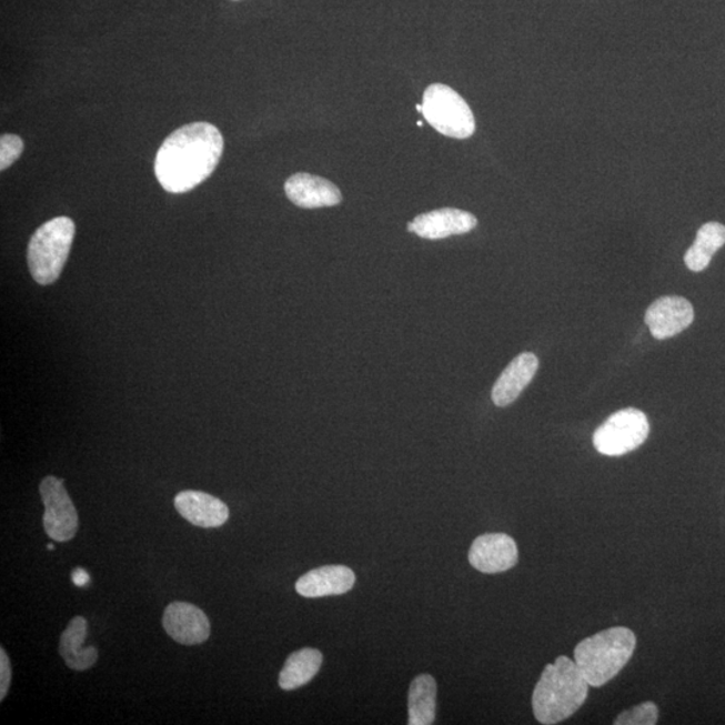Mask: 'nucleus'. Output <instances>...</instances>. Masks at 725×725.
<instances>
[{"mask_svg":"<svg viewBox=\"0 0 725 725\" xmlns=\"http://www.w3.org/2000/svg\"><path fill=\"white\" fill-rule=\"evenodd\" d=\"M223 153V138L210 123L179 128L163 141L155 159V175L171 194H184L207 181Z\"/></svg>","mask_w":725,"mask_h":725,"instance_id":"1","label":"nucleus"},{"mask_svg":"<svg viewBox=\"0 0 725 725\" xmlns=\"http://www.w3.org/2000/svg\"><path fill=\"white\" fill-rule=\"evenodd\" d=\"M590 685L575 661L561 656L545 666L532 696L536 721L554 725L567 721L587 701Z\"/></svg>","mask_w":725,"mask_h":725,"instance_id":"2","label":"nucleus"},{"mask_svg":"<svg viewBox=\"0 0 725 725\" xmlns=\"http://www.w3.org/2000/svg\"><path fill=\"white\" fill-rule=\"evenodd\" d=\"M637 638L624 626L606 628L581 641L574 651L577 668L593 688H601L618 675L633 657Z\"/></svg>","mask_w":725,"mask_h":725,"instance_id":"3","label":"nucleus"},{"mask_svg":"<svg viewBox=\"0 0 725 725\" xmlns=\"http://www.w3.org/2000/svg\"><path fill=\"white\" fill-rule=\"evenodd\" d=\"M75 234V224L68 217H57L43 223L31 236L28 264L40 285H50L66 266Z\"/></svg>","mask_w":725,"mask_h":725,"instance_id":"4","label":"nucleus"},{"mask_svg":"<svg viewBox=\"0 0 725 725\" xmlns=\"http://www.w3.org/2000/svg\"><path fill=\"white\" fill-rule=\"evenodd\" d=\"M422 105L427 123L447 138L467 139L476 131L472 109L447 85H430L423 94Z\"/></svg>","mask_w":725,"mask_h":725,"instance_id":"5","label":"nucleus"},{"mask_svg":"<svg viewBox=\"0 0 725 725\" xmlns=\"http://www.w3.org/2000/svg\"><path fill=\"white\" fill-rule=\"evenodd\" d=\"M650 421L638 409H624L608 416L605 423L595 430L594 447L608 457H620L635 451L650 435Z\"/></svg>","mask_w":725,"mask_h":725,"instance_id":"6","label":"nucleus"},{"mask_svg":"<svg viewBox=\"0 0 725 725\" xmlns=\"http://www.w3.org/2000/svg\"><path fill=\"white\" fill-rule=\"evenodd\" d=\"M40 493L44 505L43 528L47 535L60 543L72 541L79 531V513L63 485V480L44 477Z\"/></svg>","mask_w":725,"mask_h":725,"instance_id":"7","label":"nucleus"},{"mask_svg":"<svg viewBox=\"0 0 725 725\" xmlns=\"http://www.w3.org/2000/svg\"><path fill=\"white\" fill-rule=\"evenodd\" d=\"M167 634L178 644L199 645L210 637L211 626L208 615L191 603L172 602L163 615Z\"/></svg>","mask_w":725,"mask_h":725,"instance_id":"8","label":"nucleus"},{"mask_svg":"<svg viewBox=\"0 0 725 725\" xmlns=\"http://www.w3.org/2000/svg\"><path fill=\"white\" fill-rule=\"evenodd\" d=\"M518 561L516 542L505 534H485L473 542L470 563L484 574H499L515 567Z\"/></svg>","mask_w":725,"mask_h":725,"instance_id":"9","label":"nucleus"},{"mask_svg":"<svg viewBox=\"0 0 725 725\" xmlns=\"http://www.w3.org/2000/svg\"><path fill=\"white\" fill-rule=\"evenodd\" d=\"M695 311L688 300L679 296L661 298L647 308L645 323L657 340L678 335L693 323Z\"/></svg>","mask_w":725,"mask_h":725,"instance_id":"10","label":"nucleus"},{"mask_svg":"<svg viewBox=\"0 0 725 725\" xmlns=\"http://www.w3.org/2000/svg\"><path fill=\"white\" fill-rule=\"evenodd\" d=\"M477 226V218L464 210L440 209L415 218L409 223L410 233L425 240H444L447 236L470 233Z\"/></svg>","mask_w":725,"mask_h":725,"instance_id":"11","label":"nucleus"},{"mask_svg":"<svg viewBox=\"0 0 725 725\" xmlns=\"http://www.w3.org/2000/svg\"><path fill=\"white\" fill-rule=\"evenodd\" d=\"M285 192L289 201L301 209L336 207L342 202V192L335 184L311 173H296L288 179Z\"/></svg>","mask_w":725,"mask_h":725,"instance_id":"12","label":"nucleus"},{"mask_svg":"<svg viewBox=\"0 0 725 725\" xmlns=\"http://www.w3.org/2000/svg\"><path fill=\"white\" fill-rule=\"evenodd\" d=\"M175 508L191 524L201 528L221 527L230 512L222 500L198 491H183L175 497Z\"/></svg>","mask_w":725,"mask_h":725,"instance_id":"13","label":"nucleus"},{"mask_svg":"<svg viewBox=\"0 0 725 725\" xmlns=\"http://www.w3.org/2000/svg\"><path fill=\"white\" fill-rule=\"evenodd\" d=\"M354 571L345 566H324L314 568L296 582V592L305 598L342 595L354 587Z\"/></svg>","mask_w":725,"mask_h":725,"instance_id":"14","label":"nucleus"},{"mask_svg":"<svg viewBox=\"0 0 725 725\" xmlns=\"http://www.w3.org/2000/svg\"><path fill=\"white\" fill-rule=\"evenodd\" d=\"M538 369V359L531 352H524L513 359L503 371L492 390V401L499 407L510 406L525 387L528 386Z\"/></svg>","mask_w":725,"mask_h":725,"instance_id":"15","label":"nucleus"},{"mask_svg":"<svg viewBox=\"0 0 725 725\" xmlns=\"http://www.w3.org/2000/svg\"><path fill=\"white\" fill-rule=\"evenodd\" d=\"M88 634V622L83 617H74L69 622L67 631L60 640V654L70 669L88 671L98 663L99 652L93 646L83 647Z\"/></svg>","mask_w":725,"mask_h":725,"instance_id":"16","label":"nucleus"},{"mask_svg":"<svg viewBox=\"0 0 725 725\" xmlns=\"http://www.w3.org/2000/svg\"><path fill=\"white\" fill-rule=\"evenodd\" d=\"M323 664V654L312 647H304L289 656L279 677V684L284 691L301 688L318 675Z\"/></svg>","mask_w":725,"mask_h":725,"instance_id":"17","label":"nucleus"},{"mask_svg":"<svg viewBox=\"0 0 725 725\" xmlns=\"http://www.w3.org/2000/svg\"><path fill=\"white\" fill-rule=\"evenodd\" d=\"M437 709V683L430 675L413 679L409 691V724L430 725L435 722Z\"/></svg>","mask_w":725,"mask_h":725,"instance_id":"18","label":"nucleus"},{"mask_svg":"<svg viewBox=\"0 0 725 725\" xmlns=\"http://www.w3.org/2000/svg\"><path fill=\"white\" fill-rule=\"evenodd\" d=\"M725 243V226L718 222L703 224L697 231L696 241L684 256L686 266L692 272H703L711 264L712 256Z\"/></svg>","mask_w":725,"mask_h":725,"instance_id":"19","label":"nucleus"},{"mask_svg":"<svg viewBox=\"0 0 725 725\" xmlns=\"http://www.w3.org/2000/svg\"><path fill=\"white\" fill-rule=\"evenodd\" d=\"M658 722V708L653 702H645L622 712L615 718V725H654Z\"/></svg>","mask_w":725,"mask_h":725,"instance_id":"20","label":"nucleus"},{"mask_svg":"<svg viewBox=\"0 0 725 725\" xmlns=\"http://www.w3.org/2000/svg\"><path fill=\"white\" fill-rule=\"evenodd\" d=\"M23 150V140L17 134H2L0 138V170H8L22 155Z\"/></svg>","mask_w":725,"mask_h":725,"instance_id":"21","label":"nucleus"},{"mask_svg":"<svg viewBox=\"0 0 725 725\" xmlns=\"http://www.w3.org/2000/svg\"><path fill=\"white\" fill-rule=\"evenodd\" d=\"M11 664L4 647H0V702L8 696L11 684Z\"/></svg>","mask_w":725,"mask_h":725,"instance_id":"22","label":"nucleus"},{"mask_svg":"<svg viewBox=\"0 0 725 725\" xmlns=\"http://www.w3.org/2000/svg\"><path fill=\"white\" fill-rule=\"evenodd\" d=\"M72 580L75 586L83 587L87 586L91 576L83 568H75L72 574Z\"/></svg>","mask_w":725,"mask_h":725,"instance_id":"23","label":"nucleus"},{"mask_svg":"<svg viewBox=\"0 0 725 725\" xmlns=\"http://www.w3.org/2000/svg\"><path fill=\"white\" fill-rule=\"evenodd\" d=\"M416 111H419L420 113H422V112H423V105H421V104H420V105H416Z\"/></svg>","mask_w":725,"mask_h":725,"instance_id":"24","label":"nucleus"},{"mask_svg":"<svg viewBox=\"0 0 725 725\" xmlns=\"http://www.w3.org/2000/svg\"><path fill=\"white\" fill-rule=\"evenodd\" d=\"M48 548H49V550H54V545H53V544H49V545H48Z\"/></svg>","mask_w":725,"mask_h":725,"instance_id":"25","label":"nucleus"},{"mask_svg":"<svg viewBox=\"0 0 725 725\" xmlns=\"http://www.w3.org/2000/svg\"><path fill=\"white\" fill-rule=\"evenodd\" d=\"M419 127H423V123H422V121H419Z\"/></svg>","mask_w":725,"mask_h":725,"instance_id":"26","label":"nucleus"}]
</instances>
